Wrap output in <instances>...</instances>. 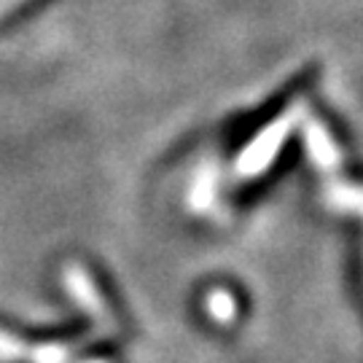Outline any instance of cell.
<instances>
[{"instance_id": "obj_6", "label": "cell", "mask_w": 363, "mask_h": 363, "mask_svg": "<svg viewBox=\"0 0 363 363\" xmlns=\"http://www.w3.org/2000/svg\"><path fill=\"white\" fill-rule=\"evenodd\" d=\"M27 355H30L27 342L11 337L9 331H0V361L13 363V361H22V358H27Z\"/></svg>"}, {"instance_id": "obj_3", "label": "cell", "mask_w": 363, "mask_h": 363, "mask_svg": "<svg viewBox=\"0 0 363 363\" xmlns=\"http://www.w3.org/2000/svg\"><path fill=\"white\" fill-rule=\"evenodd\" d=\"M73 355V347L65 342H49V345H38L30 350V361L33 363H67Z\"/></svg>"}, {"instance_id": "obj_7", "label": "cell", "mask_w": 363, "mask_h": 363, "mask_svg": "<svg viewBox=\"0 0 363 363\" xmlns=\"http://www.w3.org/2000/svg\"><path fill=\"white\" fill-rule=\"evenodd\" d=\"M84 363H108V361H100V358H97V361H84Z\"/></svg>"}, {"instance_id": "obj_4", "label": "cell", "mask_w": 363, "mask_h": 363, "mask_svg": "<svg viewBox=\"0 0 363 363\" xmlns=\"http://www.w3.org/2000/svg\"><path fill=\"white\" fill-rule=\"evenodd\" d=\"M208 312L213 320L218 323H229L237 312V304H234V296L226 294V291H213L208 296Z\"/></svg>"}, {"instance_id": "obj_5", "label": "cell", "mask_w": 363, "mask_h": 363, "mask_svg": "<svg viewBox=\"0 0 363 363\" xmlns=\"http://www.w3.org/2000/svg\"><path fill=\"white\" fill-rule=\"evenodd\" d=\"M331 202L342 210H352L363 216V189L361 186H334L331 189Z\"/></svg>"}, {"instance_id": "obj_2", "label": "cell", "mask_w": 363, "mask_h": 363, "mask_svg": "<svg viewBox=\"0 0 363 363\" xmlns=\"http://www.w3.org/2000/svg\"><path fill=\"white\" fill-rule=\"evenodd\" d=\"M288 124H291V118H280L274 127H269V132L259 138L256 143L247 148V154L242 156V169H247V175L253 172V169L264 167L274 154V145L280 143V138H286L288 132Z\"/></svg>"}, {"instance_id": "obj_1", "label": "cell", "mask_w": 363, "mask_h": 363, "mask_svg": "<svg viewBox=\"0 0 363 363\" xmlns=\"http://www.w3.org/2000/svg\"><path fill=\"white\" fill-rule=\"evenodd\" d=\"M65 288L73 294V298H76L78 304L89 312L91 318H97V320H105V318H108L103 298H100L97 288H94V283H91V277H86L84 269L73 267L70 272H65Z\"/></svg>"}]
</instances>
